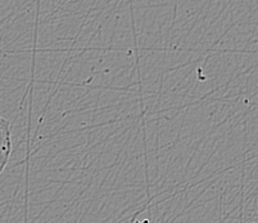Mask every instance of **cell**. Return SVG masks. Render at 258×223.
Returning a JSON list of instances; mask_svg holds the SVG:
<instances>
[{"mask_svg":"<svg viewBox=\"0 0 258 223\" xmlns=\"http://www.w3.org/2000/svg\"><path fill=\"white\" fill-rule=\"evenodd\" d=\"M12 152V132L11 123L0 116V174L8 164Z\"/></svg>","mask_w":258,"mask_h":223,"instance_id":"6da1fadb","label":"cell"}]
</instances>
